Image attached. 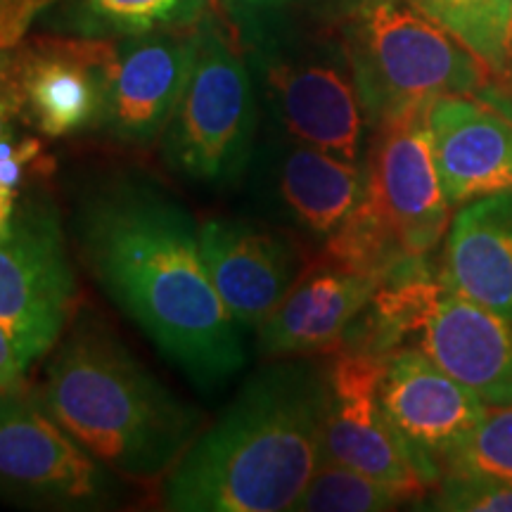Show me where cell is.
<instances>
[{"mask_svg":"<svg viewBox=\"0 0 512 512\" xmlns=\"http://www.w3.org/2000/svg\"><path fill=\"white\" fill-rule=\"evenodd\" d=\"M41 399L86 451L133 482L169 475L202 425L197 408L88 313L57 342Z\"/></svg>","mask_w":512,"mask_h":512,"instance_id":"obj_3","label":"cell"},{"mask_svg":"<svg viewBox=\"0 0 512 512\" xmlns=\"http://www.w3.org/2000/svg\"><path fill=\"white\" fill-rule=\"evenodd\" d=\"M434 510L512 512V479L477 470H453L439 479Z\"/></svg>","mask_w":512,"mask_h":512,"instance_id":"obj_23","label":"cell"},{"mask_svg":"<svg viewBox=\"0 0 512 512\" xmlns=\"http://www.w3.org/2000/svg\"><path fill=\"white\" fill-rule=\"evenodd\" d=\"M411 503L401 491L332 460H320L304 494L292 510L299 512H380Z\"/></svg>","mask_w":512,"mask_h":512,"instance_id":"obj_22","label":"cell"},{"mask_svg":"<svg viewBox=\"0 0 512 512\" xmlns=\"http://www.w3.org/2000/svg\"><path fill=\"white\" fill-rule=\"evenodd\" d=\"M453 470H477L512 479V403L496 406V411L484 415L475 437L467 441L446 472Z\"/></svg>","mask_w":512,"mask_h":512,"instance_id":"obj_24","label":"cell"},{"mask_svg":"<svg viewBox=\"0 0 512 512\" xmlns=\"http://www.w3.org/2000/svg\"><path fill=\"white\" fill-rule=\"evenodd\" d=\"M114 41L46 34L17 43L12 93L22 124L46 138L98 131Z\"/></svg>","mask_w":512,"mask_h":512,"instance_id":"obj_10","label":"cell"},{"mask_svg":"<svg viewBox=\"0 0 512 512\" xmlns=\"http://www.w3.org/2000/svg\"><path fill=\"white\" fill-rule=\"evenodd\" d=\"M380 280L349 271L318 256L302 268L283 304L259 330L264 358L332 354L342 347L349 325L366 309Z\"/></svg>","mask_w":512,"mask_h":512,"instance_id":"obj_18","label":"cell"},{"mask_svg":"<svg viewBox=\"0 0 512 512\" xmlns=\"http://www.w3.org/2000/svg\"><path fill=\"white\" fill-rule=\"evenodd\" d=\"M221 5L223 17L230 31H245L256 24L271 22V19L287 15L294 0H216Z\"/></svg>","mask_w":512,"mask_h":512,"instance_id":"obj_26","label":"cell"},{"mask_svg":"<svg viewBox=\"0 0 512 512\" xmlns=\"http://www.w3.org/2000/svg\"><path fill=\"white\" fill-rule=\"evenodd\" d=\"M24 373H27V368L17 354L15 342L10 339L8 330L0 325V392L24 387Z\"/></svg>","mask_w":512,"mask_h":512,"instance_id":"obj_28","label":"cell"},{"mask_svg":"<svg viewBox=\"0 0 512 512\" xmlns=\"http://www.w3.org/2000/svg\"><path fill=\"white\" fill-rule=\"evenodd\" d=\"M387 356L337 349L325 368L323 460H332L422 501L430 491L411 446L389 422L380 403Z\"/></svg>","mask_w":512,"mask_h":512,"instance_id":"obj_9","label":"cell"},{"mask_svg":"<svg viewBox=\"0 0 512 512\" xmlns=\"http://www.w3.org/2000/svg\"><path fill=\"white\" fill-rule=\"evenodd\" d=\"M439 280L512 323V188L458 211Z\"/></svg>","mask_w":512,"mask_h":512,"instance_id":"obj_19","label":"cell"},{"mask_svg":"<svg viewBox=\"0 0 512 512\" xmlns=\"http://www.w3.org/2000/svg\"><path fill=\"white\" fill-rule=\"evenodd\" d=\"M79 287L57 207L48 195L22 192L0 238V325L24 368L53 351L72 318Z\"/></svg>","mask_w":512,"mask_h":512,"instance_id":"obj_8","label":"cell"},{"mask_svg":"<svg viewBox=\"0 0 512 512\" xmlns=\"http://www.w3.org/2000/svg\"><path fill=\"white\" fill-rule=\"evenodd\" d=\"M256 128L254 74L238 38L209 10L197 24L188 83L162 136V162L192 185L226 190L252 166Z\"/></svg>","mask_w":512,"mask_h":512,"instance_id":"obj_6","label":"cell"},{"mask_svg":"<svg viewBox=\"0 0 512 512\" xmlns=\"http://www.w3.org/2000/svg\"><path fill=\"white\" fill-rule=\"evenodd\" d=\"M211 0H55L36 22L48 34L117 41L157 29H190Z\"/></svg>","mask_w":512,"mask_h":512,"instance_id":"obj_20","label":"cell"},{"mask_svg":"<svg viewBox=\"0 0 512 512\" xmlns=\"http://www.w3.org/2000/svg\"><path fill=\"white\" fill-rule=\"evenodd\" d=\"M413 339L422 354L484 403H512L510 320L441 283Z\"/></svg>","mask_w":512,"mask_h":512,"instance_id":"obj_17","label":"cell"},{"mask_svg":"<svg viewBox=\"0 0 512 512\" xmlns=\"http://www.w3.org/2000/svg\"><path fill=\"white\" fill-rule=\"evenodd\" d=\"M325 368L273 358L242 384L164 477L174 512H283L323 460Z\"/></svg>","mask_w":512,"mask_h":512,"instance_id":"obj_2","label":"cell"},{"mask_svg":"<svg viewBox=\"0 0 512 512\" xmlns=\"http://www.w3.org/2000/svg\"><path fill=\"white\" fill-rule=\"evenodd\" d=\"M76 235L102 292L200 392L247 366L245 337L211 283L200 226L147 178H114L81 202Z\"/></svg>","mask_w":512,"mask_h":512,"instance_id":"obj_1","label":"cell"},{"mask_svg":"<svg viewBox=\"0 0 512 512\" xmlns=\"http://www.w3.org/2000/svg\"><path fill=\"white\" fill-rule=\"evenodd\" d=\"M382 411L411 446L420 477L437 486L482 425L484 401L420 349L387 356L380 382Z\"/></svg>","mask_w":512,"mask_h":512,"instance_id":"obj_11","label":"cell"},{"mask_svg":"<svg viewBox=\"0 0 512 512\" xmlns=\"http://www.w3.org/2000/svg\"><path fill=\"white\" fill-rule=\"evenodd\" d=\"M242 53L254 74L278 136L318 147L344 162L361 164V98L347 48L335 24L306 29L290 12L238 31Z\"/></svg>","mask_w":512,"mask_h":512,"instance_id":"obj_4","label":"cell"},{"mask_svg":"<svg viewBox=\"0 0 512 512\" xmlns=\"http://www.w3.org/2000/svg\"><path fill=\"white\" fill-rule=\"evenodd\" d=\"M117 472L53 418L41 394L0 392V501L41 510H105L124 501Z\"/></svg>","mask_w":512,"mask_h":512,"instance_id":"obj_7","label":"cell"},{"mask_svg":"<svg viewBox=\"0 0 512 512\" xmlns=\"http://www.w3.org/2000/svg\"><path fill=\"white\" fill-rule=\"evenodd\" d=\"M55 0H0V46H17Z\"/></svg>","mask_w":512,"mask_h":512,"instance_id":"obj_27","label":"cell"},{"mask_svg":"<svg viewBox=\"0 0 512 512\" xmlns=\"http://www.w3.org/2000/svg\"><path fill=\"white\" fill-rule=\"evenodd\" d=\"M427 112L430 107L373 131L366 162V197L399 235L408 256H430L451 221Z\"/></svg>","mask_w":512,"mask_h":512,"instance_id":"obj_13","label":"cell"},{"mask_svg":"<svg viewBox=\"0 0 512 512\" xmlns=\"http://www.w3.org/2000/svg\"><path fill=\"white\" fill-rule=\"evenodd\" d=\"M415 8L456 36L501 86L512 60V0H411Z\"/></svg>","mask_w":512,"mask_h":512,"instance_id":"obj_21","label":"cell"},{"mask_svg":"<svg viewBox=\"0 0 512 512\" xmlns=\"http://www.w3.org/2000/svg\"><path fill=\"white\" fill-rule=\"evenodd\" d=\"M195 46L197 27L117 38L98 126L102 136L128 150L162 140L188 83Z\"/></svg>","mask_w":512,"mask_h":512,"instance_id":"obj_12","label":"cell"},{"mask_svg":"<svg viewBox=\"0 0 512 512\" xmlns=\"http://www.w3.org/2000/svg\"><path fill=\"white\" fill-rule=\"evenodd\" d=\"M17 46H0V95L12 91V72H15Z\"/></svg>","mask_w":512,"mask_h":512,"instance_id":"obj_30","label":"cell"},{"mask_svg":"<svg viewBox=\"0 0 512 512\" xmlns=\"http://www.w3.org/2000/svg\"><path fill=\"white\" fill-rule=\"evenodd\" d=\"M302 8L309 12L311 19H316L320 24H337L349 15L351 10L358 8L363 0H294Z\"/></svg>","mask_w":512,"mask_h":512,"instance_id":"obj_29","label":"cell"},{"mask_svg":"<svg viewBox=\"0 0 512 512\" xmlns=\"http://www.w3.org/2000/svg\"><path fill=\"white\" fill-rule=\"evenodd\" d=\"M53 162L43 157L36 138L17 140V133L0 138V238L8 233L22 197V185L31 171Z\"/></svg>","mask_w":512,"mask_h":512,"instance_id":"obj_25","label":"cell"},{"mask_svg":"<svg viewBox=\"0 0 512 512\" xmlns=\"http://www.w3.org/2000/svg\"><path fill=\"white\" fill-rule=\"evenodd\" d=\"M259 200L278 221L325 245L366 195V164L278 136L256 145ZM249 166V169H252Z\"/></svg>","mask_w":512,"mask_h":512,"instance_id":"obj_14","label":"cell"},{"mask_svg":"<svg viewBox=\"0 0 512 512\" xmlns=\"http://www.w3.org/2000/svg\"><path fill=\"white\" fill-rule=\"evenodd\" d=\"M451 207L512 188V112L489 95H441L427 112Z\"/></svg>","mask_w":512,"mask_h":512,"instance_id":"obj_16","label":"cell"},{"mask_svg":"<svg viewBox=\"0 0 512 512\" xmlns=\"http://www.w3.org/2000/svg\"><path fill=\"white\" fill-rule=\"evenodd\" d=\"M482 95H489V98L498 100L505 107V110L512 112V60H510V72H508V76H505V81L501 83V86H496V83H494V86H491L489 91L482 93Z\"/></svg>","mask_w":512,"mask_h":512,"instance_id":"obj_31","label":"cell"},{"mask_svg":"<svg viewBox=\"0 0 512 512\" xmlns=\"http://www.w3.org/2000/svg\"><path fill=\"white\" fill-rule=\"evenodd\" d=\"M370 131L441 95H482L494 74L411 0H363L337 24Z\"/></svg>","mask_w":512,"mask_h":512,"instance_id":"obj_5","label":"cell"},{"mask_svg":"<svg viewBox=\"0 0 512 512\" xmlns=\"http://www.w3.org/2000/svg\"><path fill=\"white\" fill-rule=\"evenodd\" d=\"M200 252L216 292L245 330H259L302 273L290 240L230 216L200 223Z\"/></svg>","mask_w":512,"mask_h":512,"instance_id":"obj_15","label":"cell"}]
</instances>
